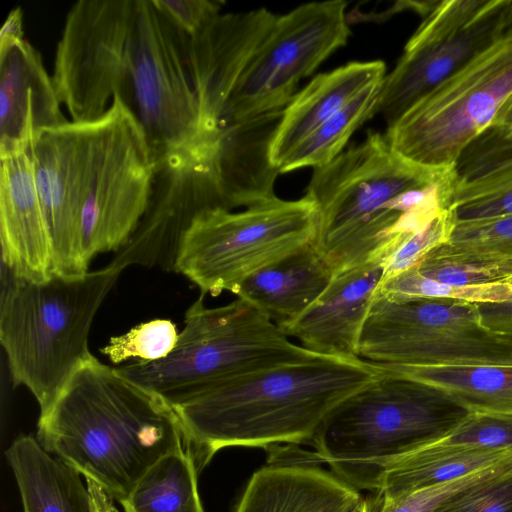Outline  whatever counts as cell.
<instances>
[{"mask_svg": "<svg viewBox=\"0 0 512 512\" xmlns=\"http://www.w3.org/2000/svg\"><path fill=\"white\" fill-rule=\"evenodd\" d=\"M37 440L118 502L160 458L184 447L172 404L95 356L40 413Z\"/></svg>", "mask_w": 512, "mask_h": 512, "instance_id": "1", "label": "cell"}, {"mask_svg": "<svg viewBox=\"0 0 512 512\" xmlns=\"http://www.w3.org/2000/svg\"><path fill=\"white\" fill-rule=\"evenodd\" d=\"M380 375L362 358L322 355L233 379L172 406L200 472L226 447L311 445L327 416Z\"/></svg>", "mask_w": 512, "mask_h": 512, "instance_id": "2", "label": "cell"}, {"mask_svg": "<svg viewBox=\"0 0 512 512\" xmlns=\"http://www.w3.org/2000/svg\"><path fill=\"white\" fill-rule=\"evenodd\" d=\"M455 167L412 162L385 135L369 132L357 146L314 168L305 194L318 211L312 244L334 276L367 263H385L414 231L412 212L426 203L418 188Z\"/></svg>", "mask_w": 512, "mask_h": 512, "instance_id": "3", "label": "cell"}, {"mask_svg": "<svg viewBox=\"0 0 512 512\" xmlns=\"http://www.w3.org/2000/svg\"><path fill=\"white\" fill-rule=\"evenodd\" d=\"M122 270L109 264L75 277L16 278L2 268L0 342L14 386H24L40 413L72 374L94 357L89 333Z\"/></svg>", "mask_w": 512, "mask_h": 512, "instance_id": "4", "label": "cell"}, {"mask_svg": "<svg viewBox=\"0 0 512 512\" xmlns=\"http://www.w3.org/2000/svg\"><path fill=\"white\" fill-rule=\"evenodd\" d=\"M380 371L327 416L311 443L321 461L358 491H376L388 466L442 440L470 413L427 384Z\"/></svg>", "mask_w": 512, "mask_h": 512, "instance_id": "5", "label": "cell"}, {"mask_svg": "<svg viewBox=\"0 0 512 512\" xmlns=\"http://www.w3.org/2000/svg\"><path fill=\"white\" fill-rule=\"evenodd\" d=\"M204 297L185 312L184 328L166 358L117 370L175 406L233 379L322 356L293 343L246 300L207 307Z\"/></svg>", "mask_w": 512, "mask_h": 512, "instance_id": "6", "label": "cell"}, {"mask_svg": "<svg viewBox=\"0 0 512 512\" xmlns=\"http://www.w3.org/2000/svg\"><path fill=\"white\" fill-rule=\"evenodd\" d=\"M318 211L306 195L277 196L239 212L214 209L198 216L182 239L174 272L201 294H236L252 275L312 244Z\"/></svg>", "mask_w": 512, "mask_h": 512, "instance_id": "7", "label": "cell"}, {"mask_svg": "<svg viewBox=\"0 0 512 512\" xmlns=\"http://www.w3.org/2000/svg\"><path fill=\"white\" fill-rule=\"evenodd\" d=\"M512 95V32L496 39L387 126L389 145L428 167H455Z\"/></svg>", "mask_w": 512, "mask_h": 512, "instance_id": "8", "label": "cell"}, {"mask_svg": "<svg viewBox=\"0 0 512 512\" xmlns=\"http://www.w3.org/2000/svg\"><path fill=\"white\" fill-rule=\"evenodd\" d=\"M358 356L387 365L512 364V340L485 327L474 303L376 293Z\"/></svg>", "mask_w": 512, "mask_h": 512, "instance_id": "9", "label": "cell"}, {"mask_svg": "<svg viewBox=\"0 0 512 512\" xmlns=\"http://www.w3.org/2000/svg\"><path fill=\"white\" fill-rule=\"evenodd\" d=\"M132 106L155 163L214 147L202 125L188 66V35L152 0H137Z\"/></svg>", "mask_w": 512, "mask_h": 512, "instance_id": "10", "label": "cell"}, {"mask_svg": "<svg viewBox=\"0 0 512 512\" xmlns=\"http://www.w3.org/2000/svg\"><path fill=\"white\" fill-rule=\"evenodd\" d=\"M137 0H78L57 44L53 83L73 122H92L118 94L132 106Z\"/></svg>", "mask_w": 512, "mask_h": 512, "instance_id": "11", "label": "cell"}, {"mask_svg": "<svg viewBox=\"0 0 512 512\" xmlns=\"http://www.w3.org/2000/svg\"><path fill=\"white\" fill-rule=\"evenodd\" d=\"M154 162L132 109L115 94L96 120L91 178L81 216L85 264L117 252L130 239L149 202Z\"/></svg>", "mask_w": 512, "mask_h": 512, "instance_id": "12", "label": "cell"}, {"mask_svg": "<svg viewBox=\"0 0 512 512\" xmlns=\"http://www.w3.org/2000/svg\"><path fill=\"white\" fill-rule=\"evenodd\" d=\"M346 6L343 0L311 2L277 16L235 87L219 127L284 110L299 81L347 43Z\"/></svg>", "mask_w": 512, "mask_h": 512, "instance_id": "13", "label": "cell"}, {"mask_svg": "<svg viewBox=\"0 0 512 512\" xmlns=\"http://www.w3.org/2000/svg\"><path fill=\"white\" fill-rule=\"evenodd\" d=\"M512 0H442L432 8L405 45L395 68L383 78L376 113L387 125L454 73L478 52L506 34Z\"/></svg>", "mask_w": 512, "mask_h": 512, "instance_id": "14", "label": "cell"}, {"mask_svg": "<svg viewBox=\"0 0 512 512\" xmlns=\"http://www.w3.org/2000/svg\"><path fill=\"white\" fill-rule=\"evenodd\" d=\"M214 148L173 154L154 165L147 208L109 265L174 271L185 234L201 214L232 211L214 162Z\"/></svg>", "mask_w": 512, "mask_h": 512, "instance_id": "15", "label": "cell"}, {"mask_svg": "<svg viewBox=\"0 0 512 512\" xmlns=\"http://www.w3.org/2000/svg\"><path fill=\"white\" fill-rule=\"evenodd\" d=\"M96 120L41 132L29 147L53 250L54 274L89 271L81 250V216L91 178Z\"/></svg>", "mask_w": 512, "mask_h": 512, "instance_id": "16", "label": "cell"}, {"mask_svg": "<svg viewBox=\"0 0 512 512\" xmlns=\"http://www.w3.org/2000/svg\"><path fill=\"white\" fill-rule=\"evenodd\" d=\"M276 18L266 8L219 13L188 36L190 77L209 136L217 137L225 107Z\"/></svg>", "mask_w": 512, "mask_h": 512, "instance_id": "17", "label": "cell"}, {"mask_svg": "<svg viewBox=\"0 0 512 512\" xmlns=\"http://www.w3.org/2000/svg\"><path fill=\"white\" fill-rule=\"evenodd\" d=\"M52 76L26 39L0 46V158L29 150L46 129L69 122Z\"/></svg>", "mask_w": 512, "mask_h": 512, "instance_id": "18", "label": "cell"}, {"mask_svg": "<svg viewBox=\"0 0 512 512\" xmlns=\"http://www.w3.org/2000/svg\"><path fill=\"white\" fill-rule=\"evenodd\" d=\"M0 243L2 268L14 277L41 282L54 275L52 242L29 150L1 159Z\"/></svg>", "mask_w": 512, "mask_h": 512, "instance_id": "19", "label": "cell"}, {"mask_svg": "<svg viewBox=\"0 0 512 512\" xmlns=\"http://www.w3.org/2000/svg\"><path fill=\"white\" fill-rule=\"evenodd\" d=\"M383 276V262L336 274L311 307L279 328L314 353L357 358L360 335Z\"/></svg>", "mask_w": 512, "mask_h": 512, "instance_id": "20", "label": "cell"}, {"mask_svg": "<svg viewBox=\"0 0 512 512\" xmlns=\"http://www.w3.org/2000/svg\"><path fill=\"white\" fill-rule=\"evenodd\" d=\"M362 499L318 464L268 462L253 473L233 512H354Z\"/></svg>", "mask_w": 512, "mask_h": 512, "instance_id": "21", "label": "cell"}, {"mask_svg": "<svg viewBox=\"0 0 512 512\" xmlns=\"http://www.w3.org/2000/svg\"><path fill=\"white\" fill-rule=\"evenodd\" d=\"M23 512H118L113 500L90 480L46 451L29 435L17 437L6 451Z\"/></svg>", "mask_w": 512, "mask_h": 512, "instance_id": "22", "label": "cell"}, {"mask_svg": "<svg viewBox=\"0 0 512 512\" xmlns=\"http://www.w3.org/2000/svg\"><path fill=\"white\" fill-rule=\"evenodd\" d=\"M385 72L384 62L374 60L351 62L313 78L283 110L270 149L273 166L278 170L298 144L365 89L381 82Z\"/></svg>", "mask_w": 512, "mask_h": 512, "instance_id": "23", "label": "cell"}, {"mask_svg": "<svg viewBox=\"0 0 512 512\" xmlns=\"http://www.w3.org/2000/svg\"><path fill=\"white\" fill-rule=\"evenodd\" d=\"M333 277L328 263L309 244L249 277L235 295L279 327L311 307Z\"/></svg>", "mask_w": 512, "mask_h": 512, "instance_id": "24", "label": "cell"}, {"mask_svg": "<svg viewBox=\"0 0 512 512\" xmlns=\"http://www.w3.org/2000/svg\"><path fill=\"white\" fill-rule=\"evenodd\" d=\"M511 455L512 451L506 450L434 443L388 466L373 492L397 498L458 480Z\"/></svg>", "mask_w": 512, "mask_h": 512, "instance_id": "25", "label": "cell"}, {"mask_svg": "<svg viewBox=\"0 0 512 512\" xmlns=\"http://www.w3.org/2000/svg\"><path fill=\"white\" fill-rule=\"evenodd\" d=\"M374 364L384 371L427 384L470 412L512 414V364Z\"/></svg>", "mask_w": 512, "mask_h": 512, "instance_id": "26", "label": "cell"}, {"mask_svg": "<svg viewBox=\"0 0 512 512\" xmlns=\"http://www.w3.org/2000/svg\"><path fill=\"white\" fill-rule=\"evenodd\" d=\"M196 465L184 447L151 466L120 501L124 512H204Z\"/></svg>", "mask_w": 512, "mask_h": 512, "instance_id": "27", "label": "cell"}, {"mask_svg": "<svg viewBox=\"0 0 512 512\" xmlns=\"http://www.w3.org/2000/svg\"><path fill=\"white\" fill-rule=\"evenodd\" d=\"M455 168L458 182L451 208L512 181V128L489 126L463 151Z\"/></svg>", "mask_w": 512, "mask_h": 512, "instance_id": "28", "label": "cell"}, {"mask_svg": "<svg viewBox=\"0 0 512 512\" xmlns=\"http://www.w3.org/2000/svg\"><path fill=\"white\" fill-rule=\"evenodd\" d=\"M381 82L365 89L298 144L279 166V173L321 167L340 155L351 135L375 115Z\"/></svg>", "mask_w": 512, "mask_h": 512, "instance_id": "29", "label": "cell"}, {"mask_svg": "<svg viewBox=\"0 0 512 512\" xmlns=\"http://www.w3.org/2000/svg\"><path fill=\"white\" fill-rule=\"evenodd\" d=\"M394 299L432 298L469 303H501L512 297L510 281L481 285H450L421 276L415 267L382 281L376 292Z\"/></svg>", "mask_w": 512, "mask_h": 512, "instance_id": "30", "label": "cell"}, {"mask_svg": "<svg viewBox=\"0 0 512 512\" xmlns=\"http://www.w3.org/2000/svg\"><path fill=\"white\" fill-rule=\"evenodd\" d=\"M415 269L430 280L466 286L508 281L512 278V258H485L440 251L428 253Z\"/></svg>", "mask_w": 512, "mask_h": 512, "instance_id": "31", "label": "cell"}, {"mask_svg": "<svg viewBox=\"0 0 512 512\" xmlns=\"http://www.w3.org/2000/svg\"><path fill=\"white\" fill-rule=\"evenodd\" d=\"M442 252L485 258H512V214L456 221Z\"/></svg>", "mask_w": 512, "mask_h": 512, "instance_id": "32", "label": "cell"}, {"mask_svg": "<svg viewBox=\"0 0 512 512\" xmlns=\"http://www.w3.org/2000/svg\"><path fill=\"white\" fill-rule=\"evenodd\" d=\"M178 336L177 327L171 320L155 319L141 323L125 334L111 337L100 351L113 364L131 359L155 362L173 351Z\"/></svg>", "mask_w": 512, "mask_h": 512, "instance_id": "33", "label": "cell"}, {"mask_svg": "<svg viewBox=\"0 0 512 512\" xmlns=\"http://www.w3.org/2000/svg\"><path fill=\"white\" fill-rule=\"evenodd\" d=\"M432 512H512V456L444 498Z\"/></svg>", "mask_w": 512, "mask_h": 512, "instance_id": "34", "label": "cell"}, {"mask_svg": "<svg viewBox=\"0 0 512 512\" xmlns=\"http://www.w3.org/2000/svg\"><path fill=\"white\" fill-rule=\"evenodd\" d=\"M436 443L512 451V414L470 412L450 434Z\"/></svg>", "mask_w": 512, "mask_h": 512, "instance_id": "35", "label": "cell"}, {"mask_svg": "<svg viewBox=\"0 0 512 512\" xmlns=\"http://www.w3.org/2000/svg\"><path fill=\"white\" fill-rule=\"evenodd\" d=\"M456 221L454 208L446 209L425 228L406 238L385 261L382 281L410 269L428 253L446 244Z\"/></svg>", "mask_w": 512, "mask_h": 512, "instance_id": "36", "label": "cell"}, {"mask_svg": "<svg viewBox=\"0 0 512 512\" xmlns=\"http://www.w3.org/2000/svg\"><path fill=\"white\" fill-rule=\"evenodd\" d=\"M505 459L458 480L397 498H386L377 492H371V495L365 498L366 510L367 512H432L452 492L492 473Z\"/></svg>", "mask_w": 512, "mask_h": 512, "instance_id": "37", "label": "cell"}, {"mask_svg": "<svg viewBox=\"0 0 512 512\" xmlns=\"http://www.w3.org/2000/svg\"><path fill=\"white\" fill-rule=\"evenodd\" d=\"M179 29L192 36L218 15L223 5L218 0H152Z\"/></svg>", "mask_w": 512, "mask_h": 512, "instance_id": "38", "label": "cell"}, {"mask_svg": "<svg viewBox=\"0 0 512 512\" xmlns=\"http://www.w3.org/2000/svg\"><path fill=\"white\" fill-rule=\"evenodd\" d=\"M457 221L512 214V181L493 193L454 208Z\"/></svg>", "mask_w": 512, "mask_h": 512, "instance_id": "39", "label": "cell"}, {"mask_svg": "<svg viewBox=\"0 0 512 512\" xmlns=\"http://www.w3.org/2000/svg\"><path fill=\"white\" fill-rule=\"evenodd\" d=\"M508 281L512 284V278ZM485 327L512 340V297L501 303L476 304Z\"/></svg>", "mask_w": 512, "mask_h": 512, "instance_id": "40", "label": "cell"}, {"mask_svg": "<svg viewBox=\"0 0 512 512\" xmlns=\"http://www.w3.org/2000/svg\"><path fill=\"white\" fill-rule=\"evenodd\" d=\"M23 39V12L20 7H16L9 12L0 30V46Z\"/></svg>", "mask_w": 512, "mask_h": 512, "instance_id": "41", "label": "cell"}, {"mask_svg": "<svg viewBox=\"0 0 512 512\" xmlns=\"http://www.w3.org/2000/svg\"><path fill=\"white\" fill-rule=\"evenodd\" d=\"M491 126L512 128V95L504 103Z\"/></svg>", "mask_w": 512, "mask_h": 512, "instance_id": "42", "label": "cell"}, {"mask_svg": "<svg viewBox=\"0 0 512 512\" xmlns=\"http://www.w3.org/2000/svg\"><path fill=\"white\" fill-rule=\"evenodd\" d=\"M354 512H367L366 510V502L365 498L363 497L361 503L358 505V507L355 509Z\"/></svg>", "mask_w": 512, "mask_h": 512, "instance_id": "43", "label": "cell"}, {"mask_svg": "<svg viewBox=\"0 0 512 512\" xmlns=\"http://www.w3.org/2000/svg\"><path fill=\"white\" fill-rule=\"evenodd\" d=\"M508 32H512V24H511V27H510V29H509V31H508ZM508 32H507V33H508Z\"/></svg>", "mask_w": 512, "mask_h": 512, "instance_id": "44", "label": "cell"}]
</instances>
